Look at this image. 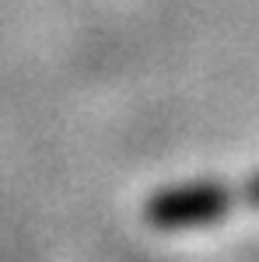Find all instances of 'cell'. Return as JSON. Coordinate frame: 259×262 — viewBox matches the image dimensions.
Wrapping results in <instances>:
<instances>
[{
	"instance_id": "6da1fadb",
	"label": "cell",
	"mask_w": 259,
	"mask_h": 262,
	"mask_svg": "<svg viewBox=\"0 0 259 262\" xmlns=\"http://www.w3.org/2000/svg\"><path fill=\"white\" fill-rule=\"evenodd\" d=\"M238 192H231L224 182H189L175 189L154 192L144 206V221L158 231H189L207 227L231 213Z\"/></svg>"
}]
</instances>
